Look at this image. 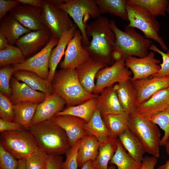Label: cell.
<instances>
[{
	"label": "cell",
	"instance_id": "91938a15",
	"mask_svg": "<svg viewBox=\"0 0 169 169\" xmlns=\"http://www.w3.org/2000/svg\"><path fill=\"white\" fill-rule=\"evenodd\" d=\"M45 168H46V167L45 168H43V169H45Z\"/></svg>",
	"mask_w": 169,
	"mask_h": 169
},
{
	"label": "cell",
	"instance_id": "8fae6325",
	"mask_svg": "<svg viewBox=\"0 0 169 169\" xmlns=\"http://www.w3.org/2000/svg\"><path fill=\"white\" fill-rule=\"evenodd\" d=\"M131 72L126 67L123 59L116 61L110 66L100 69L96 77L95 86L93 94L102 92L106 88L115 83L122 82L130 79Z\"/></svg>",
	"mask_w": 169,
	"mask_h": 169
},
{
	"label": "cell",
	"instance_id": "f546056e",
	"mask_svg": "<svg viewBox=\"0 0 169 169\" xmlns=\"http://www.w3.org/2000/svg\"><path fill=\"white\" fill-rule=\"evenodd\" d=\"M97 97L77 105L68 106L57 113L55 116L72 115L81 118L87 122L91 119L96 109Z\"/></svg>",
	"mask_w": 169,
	"mask_h": 169
},
{
	"label": "cell",
	"instance_id": "ba28073f",
	"mask_svg": "<svg viewBox=\"0 0 169 169\" xmlns=\"http://www.w3.org/2000/svg\"><path fill=\"white\" fill-rule=\"evenodd\" d=\"M0 144L18 160L25 159L38 148L34 138L26 130L0 132Z\"/></svg>",
	"mask_w": 169,
	"mask_h": 169
},
{
	"label": "cell",
	"instance_id": "74e56055",
	"mask_svg": "<svg viewBox=\"0 0 169 169\" xmlns=\"http://www.w3.org/2000/svg\"><path fill=\"white\" fill-rule=\"evenodd\" d=\"M149 119L164 131V135L161 140L160 146H165L169 138V106L152 116Z\"/></svg>",
	"mask_w": 169,
	"mask_h": 169
},
{
	"label": "cell",
	"instance_id": "f907efd6",
	"mask_svg": "<svg viewBox=\"0 0 169 169\" xmlns=\"http://www.w3.org/2000/svg\"><path fill=\"white\" fill-rule=\"evenodd\" d=\"M9 44L7 38L3 35L0 33V50L6 49Z\"/></svg>",
	"mask_w": 169,
	"mask_h": 169
},
{
	"label": "cell",
	"instance_id": "52a82bcc",
	"mask_svg": "<svg viewBox=\"0 0 169 169\" xmlns=\"http://www.w3.org/2000/svg\"><path fill=\"white\" fill-rule=\"evenodd\" d=\"M126 9L129 21L128 26L140 30L145 38L158 43L164 51L168 50L164 41L159 35V24L155 16L142 7L128 2Z\"/></svg>",
	"mask_w": 169,
	"mask_h": 169
},
{
	"label": "cell",
	"instance_id": "6da1fadb",
	"mask_svg": "<svg viewBox=\"0 0 169 169\" xmlns=\"http://www.w3.org/2000/svg\"><path fill=\"white\" fill-rule=\"evenodd\" d=\"M110 22L107 17L100 16L87 24L86 34L88 37H92V40L88 46L83 45L91 58L106 64L114 63L112 54L116 38Z\"/></svg>",
	"mask_w": 169,
	"mask_h": 169
},
{
	"label": "cell",
	"instance_id": "4dcf8cb0",
	"mask_svg": "<svg viewBox=\"0 0 169 169\" xmlns=\"http://www.w3.org/2000/svg\"><path fill=\"white\" fill-rule=\"evenodd\" d=\"M38 104L26 101L13 105L14 122L21 125L26 130L30 127Z\"/></svg>",
	"mask_w": 169,
	"mask_h": 169
},
{
	"label": "cell",
	"instance_id": "b9f144b4",
	"mask_svg": "<svg viewBox=\"0 0 169 169\" xmlns=\"http://www.w3.org/2000/svg\"><path fill=\"white\" fill-rule=\"evenodd\" d=\"M81 140L77 141L65 154L66 158L62 163V169H77V154Z\"/></svg>",
	"mask_w": 169,
	"mask_h": 169
},
{
	"label": "cell",
	"instance_id": "11a10c76",
	"mask_svg": "<svg viewBox=\"0 0 169 169\" xmlns=\"http://www.w3.org/2000/svg\"><path fill=\"white\" fill-rule=\"evenodd\" d=\"M166 152L169 155V138L165 145Z\"/></svg>",
	"mask_w": 169,
	"mask_h": 169
},
{
	"label": "cell",
	"instance_id": "7c38bea8",
	"mask_svg": "<svg viewBox=\"0 0 169 169\" xmlns=\"http://www.w3.org/2000/svg\"><path fill=\"white\" fill-rule=\"evenodd\" d=\"M82 40L81 31L77 28L67 46L64 59L60 63L61 69H76L90 58L89 53L82 44Z\"/></svg>",
	"mask_w": 169,
	"mask_h": 169
},
{
	"label": "cell",
	"instance_id": "7a4b0ae2",
	"mask_svg": "<svg viewBox=\"0 0 169 169\" xmlns=\"http://www.w3.org/2000/svg\"><path fill=\"white\" fill-rule=\"evenodd\" d=\"M27 130L34 138L38 148L48 154L61 155L71 147L65 131L50 120L31 125Z\"/></svg>",
	"mask_w": 169,
	"mask_h": 169
},
{
	"label": "cell",
	"instance_id": "8d00e7d4",
	"mask_svg": "<svg viewBox=\"0 0 169 169\" xmlns=\"http://www.w3.org/2000/svg\"><path fill=\"white\" fill-rule=\"evenodd\" d=\"M26 58L21 49L18 46L9 44L5 49L0 50V66L20 64Z\"/></svg>",
	"mask_w": 169,
	"mask_h": 169
},
{
	"label": "cell",
	"instance_id": "816d5d0a",
	"mask_svg": "<svg viewBox=\"0 0 169 169\" xmlns=\"http://www.w3.org/2000/svg\"><path fill=\"white\" fill-rule=\"evenodd\" d=\"M81 168V169H95L92 163V161H89L86 162Z\"/></svg>",
	"mask_w": 169,
	"mask_h": 169
},
{
	"label": "cell",
	"instance_id": "83f0119b",
	"mask_svg": "<svg viewBox=\"0 0 169 169\" xmlns=\"http://www.w3.org/2000/svg\"><path fill=\"white\" fill-rule=\"evenodd\" d=\"M118 139L110 137L99 142L98 153L92 161L95 169H109L108 164L116 151Z\"/></svg>",
	"mask_w": 169,
	"mask_h": 169
},
{
	"label": "cell",
	"instance_id": "680465c9",
	"mask_svg": "<svg viewBox=\"0 0 169 169\" xmlns=\"http://www.w3.org/2000/svg\"><path fill=\"white\" fill-rule=\"evenodd\" d=\"M167 88H168V89H169V86H168V87Z\"/></svg>",
	"mask_w": 169,
	"mask_h": 169
},
{
	"label": "cell",
	"instance_id": "bcb514c9",
	"mask_svg": "<svg viewBox=\"0 0 169 169\" xmlns=\"http://www.w3.org/2000/svg\"><path fill=\"white\" fill-rule=\"evenodd\" d=\"M25 130L24 127L18 123L6 121L1 118L0 119V132L13 131H21Z\"/></svg>",
	"mask_w": 169,
	"mask_h": 169
},
{
	"label": "cell",
	"instance_id": "ab89813d",
	"mask_svg": "<svg viewBox=\"0 0 169 169\" xmlns=\"http://www.w3.org/2000/svg\"><path fill=\"white\" fill-rule=\"evenodd\" d=\"M14 71L11 65L1 67L0 69V92L9 98L11 93V79Z\"/></svg>",
	"mask_w": 169,
	"mask_h": 169
},
{
	"label": "cell",
	"instance_id": "ac0fdd59",
	"mask_svg": "<svg viewBox=\"0 0 169 169\" xmlns=\"http://www.w3.org/2000/svg\"><path fill=\"white\" fill-rule=\"evenodd\" d=\"M65 104V100L56 94H52L47 96L38 104L31 126L50 120L64 109Z\"/></svg>",
	"mask_w": 169,
	"mask_h": 169
},
{
	"label": "cell",
	"instance_id": "e575fe53",
	"mask_svg": "<svg viewBox=\"0 0 169 169\" xmlns=\"http://www.w3.org/2000/svg\"><path fill=\"white\" fill-rule=\"evenodd\" d=\"M109 164L116 166L118 169H141L142 163L132 157L118 139L117 150Z\"/></svg>",
	"mask_w": 169,
	"mask_h": 169
},
{
	"label": "cell",
	"instance_id": "8992f818",
	"mask_svg": "<svg viewBox=\"0 0 169 169\" xmlns=\"http://www.w3.org/2000/svg\"><path fill=\"white\" fill-rule=\"evenodd\" d=\"M57 7L66 12L71 17L81 31L83 45L88 46L90 42L86 33L87 24L84 18L87 15L94 18L101 16L95 0H49Z\"/></svg>",
	"mask_w": 169,
	"mask_h": 169
},
{
	"label": "cell",
	"instance_id": "484cf974",
	"mask_svg": "<svg viewBox=\"0 0 169 169\" xmlns=\"http://www.w3.org/2000/svg\"><path fill=\"white\" fill-rule=\"evenodd\" d=\"M13 75L18 81L24 83L35 90L44 93L47 96L53 94L52 86L48 84L47 79H43L32 71L15 70Z\"/></svg>",
	"mask_w": 169,
	"mask_h": 169
},
{
	"label": "cell",
	"instance_id": "7402d4cb",
	"mask_svg": "<svg viewBox=\"0 0 169 169\" xmlns=\"http://www.w3.org/2000/svg\"><path fill=\"white\" fill-rule=\"evenodd\" d=\"M96 109L102 117L124 112L119 101L114 85L105 88L97 97Z\"/></svg>",
	"mask_w": 169,
	"mask_h": 169
},
{
	"label": "cell",
	"instance_id": "f6af8a7d",
	"mask_svg": "<svg viewBox=\"0 0 169 169\" xmlns=\"http://www.w3.org/2000/svg\"><path fill=\"white\" fill-rule=\"evenodd\" d=\"M20 3L18 0H0V21Z\"/></svg>",
	"mask_w": 169,
	"mask_h": 169
},
{
	"label": "cell",
	"instance_id": "d4e9b609",
	"mask_svg": "<svg viewBox=\"0 0 169 169\" xmlns=\"http://www.w3.org/2000/svg\"><path fill=\"white\" fill-rule=\"evenodd\" d=\"M0 33L7 39L9 44H16L22 36L31 31L10 14L6 15L0 21Z\"/></svg>",
	"mask_w": 169,
	"mask_h": 169
},
{
	"label": "cell",
	"instance_id": "e0dca14e",
	"mask_svg": "<svg viewBox=\"0 0 169 169\" xmlns=\"http://www.w3.org/2000/svg\"><path fill=\"white\" fill-rule=\"evenodd\" d=\"M50 120L65 131L71 147L88 133L84 128L86 122L79 117L70 115H59L54 116Z\"/></svg>",
	"mask_w": 169,
	"mask_h": 169
},
{
	"label": "cell",
	"instance_id": "6f0895ef",
	"mask_svg": "<svg viewBox=\"0 0 169 169\" xmlns=\"http://www.w3.org/2000/svg\"><path fill=\"white\" fill-rule=\"evenodd\" d=\"M166 13H169V4L167 9Z\"/></svg>",
	"mask_w": 169,
	"mask_h": 169
},
{
	"label": "cell",
	"instance_id": "d590c367",
	"mask_svg": "<svg viewBox=\"0 0 169 169\" xmlns=\"http://www.w3.org/2000/svg\"><path fill=\"white\" fill-rule=\"evenodd\" d=\"M127 2L142 7L155 17L166 16L169 4L167 0H127Z\"/></svg>",
	"mask_w": 169,
	"mask_h": 169
},
{
	"label": "cell",
	"instance_id": "603a6c76",
	"mask_svg": "<svg viewBox=\"0 0 169 169\" xmlns=\"http://www.w3.org/2000/svg\"><path fill=\"white\" fill-rule=\"evenodd\" d=\"M76 24L69 30L66 31L59 39L57 45L52 50L50 54L49 67V73L47 79L48 84L51 85L56 72V69L63 55L70 40L73 37L77 29Z\"/></svg>",
	"mask_w": 169,
	"mask_h": 169
},
{
	"label": "cell",
	"instance_id": "44dd1931",
	"mask_svg": "<svg viewBox=\"0 0 169 169\" xmlns=\"http://www.w3.org/2000/svg\"><path fill=\"white\" fill-rule=\"evenodd\" d=\"M106 65L90 58L75 69L79 82L87 91L93 94L95 86V78L98 72Z\"/></svg>",
	"mask_w": 169,
	"mask_h": 169
},
{
	"label": "cell",
	"instance_id": "9c48e42d",
	"mask_svg": "<svg viewBox=\"0 0 169 169\" xmlns=\"http://www.w3.org/2000/svg\"><path fill=\"white\" fill-rule=\"evenodd\" d=\"M42 20L52 35L59 39L63 33L75 25L68 13L49 0H43Z\"/></svg>",
	"mask_w": 169,
	"mask_h": 169
},
{
	"label": "cell",
	"instance_id": "db71d44e",
	"mask_svg": "<svg viewBox=\"0 0 169 169\" xmlns=\"http://www.w3.org/2000/svg\"><path fill=\"white\" fill-rule=\"evenodd\" d=\"M156 169H169V159L164 164L160 166Z\"/></svg>",
	"mask_w": 169,
	"mask_h": 169
},
{
	"label": "cell",
	"instance_id": "9a60e30c",
	"mask_svg": "<svg viewBox=\"0 0 169 169\" xmlns=\"http://www.w3.org/2000/svg\"><path fill=\"white\" fill-rule=\"evenodd\" d=\"M136 94V106L146 101L157 92L166 88L169 85V76L156 78L151 77L131 80Z\"/></svg>",
	"mask_w": 169,
	"mask_h": 169
},
{
	"label": "cell",
	"instance_id": "5bb4252c",
	"mask_svg": "<svg viewBox=\"0 0 169 169\" xmlns=\"http://www.w3.org/2000/svg\"><path fill=\"white\" fill-rule=\"evenodd\" d=\"M52 36L50 30L46 27L24 34L19 39L16 44L22 50L25 58L30 57L44 48Z\"/></svg>",
	"mask_w": 169,
	"mask_h": 169
},
{
	"label": "cell",
	"instance_id": "30bf717a",
	"mask_svg": "<svg viewBox=\"0 0 169 169\" xmlns=\"http://www.w3.org/2000/svg\"><path fill=\"white\" fill-rule=\"evenodd\" d=\"M59 39L52 35L48 44L40 51L26 59L23 63L11 65L15 71H32L43 79H47L49 73V60L50 52L58 44Z\"/></svg>",
	"mask_w": 169,
	"mask_h": 169
},
{
	"label": "cell",
	"instance_id": "cb8c5ba5",
	"mask_svg": "<svg viewBox=\"0 0 169 169\" xmlns=\"http://www.w3.org/2000/svg\"><path fill=\"white\" fill-rule=\"evenodd\" d=\"M131 78L114 85L120 103L124 112L128 115L136 108V94Z\"/></svg>",
	"mask_w": 169,
	"mask_h": 169
},
{
	"label": "cell",
	"instance_id": "9f6ffc18",
	"mask_svg": "<svg viewBox=\"0 0 169 169\" xmlns=\"http://www.w3.org/2000/svg\"><path fill=\"white\" fill-rule=\"evenodd\" d=\"M109 169H116V166L114 165H110L108 167Z\"/></svg>",
	"mask_w": 169,
	"mask_h": 169
},
{
	"label": "cell",
	"instance_id": "7bdbcfd3",
	"mask_svg": "<svg viewBox=\"0 0 169 169\" xmlns=\"http://www.w3.org/2000/svg\"><path fill=\"white\" fill-rule=\"evenodd\" d=\"M149 49L160 54L162 59V62L160 64V70L157 74L151 77L160 78L169 76V50H167L166 53H164L153 44L150 46Z\"/></svg>",
	"mask_w": 169,
	"mask_h": 169
},
{
	"label": "cell",
	"instance_id": "4fadbf2b",
	"mask_svg": "<svg viewBox=\"0 0 169 169\" xmlns=\"http://www.w3.org/2000/svg\"><path fill=\"white\" fill-rule=\"evenodd\" d=\"M155 56L154 52L151 51L142 58L131 56L125 59V66L133 74L132 80L148 78L159 71L160 61Z\"/></svg>",
	"mask_w": 169,
	"mask_h": 169
},
{
	"label": "cell",
	"instance_id": "2e32d148",
	"mask_svg": "<svg viewBox=\"0 0 169 169\" xmlns=\"http://www.w3.org/2000/svg\"><path fill=\"white\" fill-rule=\"evenodd\" d=\"M42 8L23 5L17 6L9 14L25 27L35 31L46 27L42 21Z\"/></svg>",
	"mask_w": 169,
	"mask_h": 169
},
{
	"label": "cell",
	"instance_id": "d6986e66",
	"mask_svg": "<svg viewBox=\"0 0 169 169\" xmlns=\"http://www.w3.org/2000/svg\"><path fill=\"white\" fill-rule=\"evenodd\" d=\"M11 93L9 98L13 105L21 102L30 101L38 104L47 97L44 93L35 90L14 77L11 79Z\"/></svg>",
	"mask_w": 169,
	"mask_h": 169
},
{
	"label": "cell",
	"instance_id": "5b68a950",
	"mask_svg": "<svg viewBox=\"0 0 169 169\" xmlns=\"http://www.w3.org/2000/svg\"><path fill=\"white\" fill-rule=\"evenodd\" d=\"M128 127L142 145L146 152L160 156V132L157 125L139 115L136 110L129 114Z\"/></svg>",
	"mask_w": 169,
	"mask_h": 169
},
{
	"label": "cell",
	"instance_id": "4316f807",
	"mask_svg": "<svg viewBox=\"0 0 169 169\" xmlns=\"http://www.w3.org/2000/svg\"><path fill=\"white\" fill-rule=\"evenodd\" d=\"M99 142L92 135L88 133L81 140L77 154L78 166L81 168L89 161H94L98 153Z\"/></svg>",
	"mask_w": 169,
	"mask_h": 169
},
{
	"label": "cell",
	"instance_id": "3957f363",
	"mask_svg": "<svg viewBox=\"0 0 169 169\" xmlns=\"http://www.w3.org/2000/svg\"><path fill=\"white\" fill-rule=\"evenodd\" d=\"M53 94L63 98L68 106L81 104L97 97L83 88L78 79L75 69H61L56 72L52 83Z\"/></svg>",
	"mask_w": 169,
	"mask_h": 169
},
{
	"label": "cell",
	"instance_id": "f1b7e54d",
	"mask_svg": "<svg viewBox=\"0 0 169 169\" xmlns=\"http://www.w3.org/2000/svg\"><path fill=\"white\" fill-rule=\"evenodd\" d=\"M118 139L132 157L136 161L142 162L146 152L140 141L129 128L120 135Z\"/></svg>",
	"mask_w": 169,
	"mask_h": 169
},
{
	"label": "cell",
	"instance_id": "ee69618b",
	"mask_svg": "<svg viewBox=\"0 0 169 169\" xmlns=\"http://www.w3.org/2000/svg\"><path fill=\"white\" fill-rule=\"evenodd\" d=\"M18 160L0 144V169H18Z\"/></svg>",
	"mask_w": 169,
	"mask_h": 169
},
{
	"label": "cell",
	"instance_id": "f5cc1de1",
	"mask_svg": "<svg viewBox=\"0 0 169 169\" xmlns=\"http://www.w3.org/2000/svg\"><path fill=\"white\" fill-rule=\"evenodd\" d=\"M18 169H27L25 164V159L18 160Z\"/></svg>",
	"mask_w": 169,
	"mask_h": 169
},
{
	"label": "cell",
	"instance_id": "277c9868",
	"mask_svg": "<svg viewBox=\"0 0 169 169\" xmlns=\"http://www.w3.org/2000/svg\"><path fill=\"white\" fill-rule=\"evenodd\" d=\"M110 23L116 38L114 51L120 52L123 59L125 60L131 56L142 58L148 54L149 48L152 44L151 40L146 38L135 28L128 25L125 26L122 31L117 27L113 20H110Z\"/></svg>",
	"mask_w": 169,
	"mask_h": 169
},
{
	"label": "cell",
	"instance_id": "681fc988",
	"mask_svg": "<svg viewBox=\"0 0 169 169\" xmlns=\"http://www.w3.org/2000/svg\"><path fill=\"white\" fill-rule=\"evenodd\" d=\"M20 3L23 5L42 8L43 0H18Z\"/></svg>",
	"mask_w": 169,
	"mask_h": 169
},
{
	"label": "cell",
	"instance_id": "c3c4849f",
	"mask_svg": "<svg viewBox=\"0 0 169 169\" xmlns=\"http://www.w3.org/2000/svg\"><path fill=\"white\" fill-rule=\"evenodd\" d=\"M157 162V158L153 156H146L144 157L141 169H154Z\"/></svg>",
	"mask_w": 169,
	"mask_h": 169
},
{
	"label": "cell",
	"instance_id": "ffe728a7",
	"mask_svg": "<svg viewBox=\"0 0 169 169\" xmlns=\"http://www.w3.org/2000/svg\"><path fill=\"white\" fill-rule=\"evenodd\" d=\"M169 106V89L161 90L148 100L137 105L136 111L142 116L149 119Z\"/></svg>",
	"mask_w": 169,
	"mask_h": 169
},
{
	"label": "cell",
	"instance_id": "1f68e13d",
	"mask_svg": "<svg viewBox=\"0 0 169 169\" xmlns=\"http://www.w3.org/2000/svg\"><path fill=\"white\" fill-rule=\"evenodd\" d=\"M128 116L129 115L124 112L107 115L102 117L110 133V137L117 139L120 135L129 129Z\"/></svg>",
	"mask_w": 169,
	"mask_h": 169
},
{
	"label": "cell",
	"instance_id": "d6a6232c",
	"mask_svg": "<svg viewBox=\"0 0 169 169\" xmlns=\"http://www.w3.org/2000/svg\"><path fill=\"white\" fill-rule=\"evenodd\" d=\"M84 128L88 133L95 136L99 142L110 137V133L97 109L91 119L85 124Z\"/></svg>",
	"mask_w": 169,
	"mask_h": 169
},
{
	"label": "cell",
	"instance_id": "836d02e7",
	"mask_svg": "<svg viewBox=\"0 0 169 169\" xmlns=\"http://www.w3.org/2000/svg\"><path fill=\"white\" fill-rule=\"evenodd\" d=\"M101 14L109 13L128 21L127 0H95Z\"/></svg>",
	"mask_w": 169,
	"mask_h": 169
},
{
	"label": "cell",
	"instance_id": "7dc6e473",
	"mask_svg": "<svg viewBox=\"0 0 169 169\" xmlns=\"http://www.w3.org/2000/svg\"><path fill=\"white\" fill-rule=\"evenodd\" d=\"M63 159L61 155L48 154L45 169H62Z\"/></svg>",
	"mask_w": 169,
	"mask_h": 169
},
{
	"label": "cell",
	"instance_id": "f35d334b",
	"mask_svg": "<svg viewBox=\"0 0 169 169\" xmlns=\"http://www.w3.org/2000/svg\"><path fill=\"white\" fill-rule=\"evenodd\" d=\"M48 154L38 148L25 159L27 169H43L46 167Z\"/></svg>",
	"mask_w": 169,
	"mask_h": 169
},
{
	"label": "cell",
	"instance_id": "60d3db41",
	"mask_svg": "<svg viewBox=\"0 0 169 169\" xmlns=\"http://www.w3.org/2000/svg\"><path fill=\"white\" fill-rule=\"evenodd\" d=\"M0 118L9 121L14 122L15 115L13 105L9 98L0 92Z\"/></svg>",
	"mask_w": 169,
	"mask_h": 169
}]
</instances>
